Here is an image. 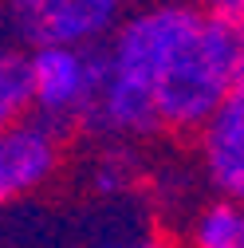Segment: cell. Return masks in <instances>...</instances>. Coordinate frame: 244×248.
Instances as JSON below:
<instances>
[{
    "label": "cell",
    "mask_w": 244,
    "mask_h": 248,
    "mask_svg": "<svg viewBox=\"0 0 244 248\" xmlns=\"http://www.w3.org/2000/svg\"><path fill=\"white\" fill-rule=\"evenodd\" d=\"M126 181H130V173L122 170V162H103L99 166V173H95V189L99 193H118V189H126Z\"/></svg>",
    "instance_id": "cell-8"
},
{
    "label": "cell",
    "mask_w": 244,
    "mask_h": 248,
    "mask_svg": "<svg viewBox=\"0 0 244 248\" xmlns=\"http://www.w3.org/2000/svg\"><path fill=\"white\" fill-rule=\"evenodd\" d=\"M197 8L221 20H244V0H197Z\"/></svg>",
    "instance_id": "cell-10"
},
{
    "label": "cell",
    "mask_w": 244,
    "mask_h": 248,
    "mask_svg": "<svg viewBox=\"0 0 244 248\" xmlns=\"http://www.w3.org/2000/svg\"><path fill=\"white\" fill-rule=\"evenodd\" d=\"M24 44H103L118 24V0H4Z\"/></svg>",
    "instance_id": "cell-3"
},
{
    "label": "cell",
    "mask_w": 244,
    "mask_h": 248,
    "mask_svg": "<svg viewBox=\"0 0 244 248\" xmlns=\"http://www.w3.org/2000/svg\"><path fill=\"white\" fill-rule=\"evenodd\" d=\"M229 91L244 95V20L236 28V51H232V67H229Z\"/></svg>",
    "instance_id": "cell-9"
},
{
    "label": "cell",
    "mask_w": 244,
    "mask_h": 248,
    "mask_svg": "<svg viewBox=\"0 0 244 248\" xmlns=\"http://www.w3.org/2000/svg\"><path fill=\"white\" fill-rule=\"evenodd\" d=\"M8 201V189H4V181H0V205H4Z\"/></svg>",
    "instance_id": "cell-11"
},
{
    "label": "cell",
    "mask_w": 244,
    "mask_h": 248,
    "mask_svg": "<svg viewBox=\"0 0 244 248\" xmlns=\"http://www.w3.org/2000/svg\"><path fill=\"white\" fill-rule=\"evenodd\" d=\"M59 166V130L40 114H24L0 130V181L8 197L36 193Z\"/></svg>",
    "instance_id": "cell-4"
},
{
    "label": "cell",
    "mask_w": 244,
    "mask_h": 248,
    "mask_svg": "<svg viewBox=\"0 0 244 248\" xmlns=\"http://www.w3.org/2000/svg\"><path fill=\"white\" fill-rule=\"evenodd\" d=\"M118 4H126V0H118Z\"/></svg>",
    "instance_id": "cell-12"
},
{
    "label": "cell",
    "mask_w": 244,
    "mask_h": 248,
    "mask_svg": "<svg viewBox=\"0 0 244 248\" xmlns=\"http://www.w3.org/2000/svg\"><path fill=\"white\" fill-rule=\"evenodd\" d=\"M189 240L197 248H244V205L232 197L205 205L189 225Z\"/></svg>",
    "instance_id": "cell-6"
},
{
    "label": "cell",
    "mask_w": 244,
    "mask_h": 248,
    "mask_svg": "<svg viewBox=\"0 0 244 248\" xmlns=\"http://www.w3.org/2000/svg\"><path fill=\"white\" fill-rule=\"evenodd\" d=\"M201 134V158L209 185L221 197H232L244 205V95L229 91L225 103L209 114Z\"/></svg>",
    "instance_id": "cell-5"
},
{
    "label": "cell",
    "mask_w": 244,
    "mask_h": 248,
    "mask_svg": "<svg viewBox=\"0 0 244 248\" xmlns=\"http://www.w3.org/2000/svg\"><path fill=\"white\" fill-rule=\"evenodd\" d=\"M240 20L209 16L185 0H162L110 28L103 71L142 87L158 126L197 134L229 95V67Z\"/></svg>",
    "instance_id": "cell-1"
},
{
    "label": "cell",
    "mask_w": 244,
    "mask_h": 248,
    "mask_svg": "<svg viewBox=\"0 0 244 248\" xmlns=\"http://www.w3.org/2000/svg\"><path fill=\"white\" fill-rule=\"evenodd\" d=\"M32 114L63 134L83 126L103 83V44H40L28 55Z\"/></svg>",
    "instance_id": "cell-2"
},
{
    "label": "cell",
    "mask_w": 244,
    "mask_h": 248,
    "mask_svg": "<svg viewBox=\"0 0 244 248\" xmlns=\"http://www.w3.org/2000/svg\"><path fill=\"white\" fill-rule=\"evenodd\" d=\"M32 114V71L28 55L0 47V130L12 126L16 118Z\"/></svg>",
    "instance_id": "cell-7"
}]
</instances>
